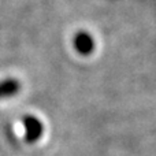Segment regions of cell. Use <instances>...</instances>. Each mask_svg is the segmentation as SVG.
I'll use <instances>...</instances> for the list:
<instances>
[{
    "label": "cell",
    "mask_w": 156,
    "mask_h": 156,
    "mask_svg": "<svg viewBox=\"0 0 156 156\" xmlns=\"http://www.w3.org/2000/svg\"><path fill=\"white\" fill-rule=\"evenodd\" d=\"M21 90V82L15 78H4L0 80V100L12 97Z\"/></svg>",
    "instance_id": "cell-3"
},
{
    "label": "cell",
    "mask_w": 156,
    "mask_h": 156,
    "mask_svg": "<svg viewBox=\"0 0 156 156\" xmlns=\"http://www.w3.org/2000/svg\"><path fill=\"white\" fill-rule=\"evenodd\" d=\"M74 47L80 54L89 55L94 49V40L89 33L78 32V34L74 37Z\"/></svg>",
    "instance_id": "cell-2"
},
{
    "label": "cell",
    "mask_w": 156,
    "mask_h": 156,
    "mask_svg": "<svg viewBox=\"0 0 156 156\" xmlns=\"http://www.w3.org/2000/svg\"><path fill=\"white\" fill-rule=\"evenodd\" d=\"M22 123H23L25 138H26V141L34 143V141H37L38 138L43 136V132H44L43 123H41V121L37 119L36 116H33V115L25 116Z\"/></svg>",
    "instance_id": "cell-1"
}]
</instances>
